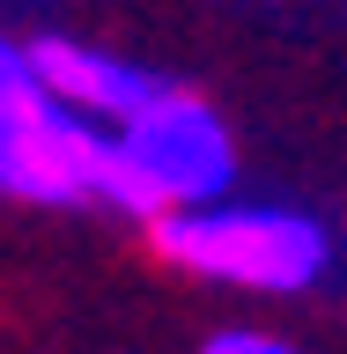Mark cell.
<instances>
[{
    "instance_id": "obj_1",
    "label": "cell",
    "mask_w": 347,
    "mask_h": 354,
    "mask_svg": "<svg viewBox=\"0 0 347 354\" xmlns=\"http://www.w3.org/2000/svg\"><path fill=\"white\" fill-rule=\"evenodd\" d=\"M155 243L177 266L237 288H303L326 266L318 221L274 214V207H244V214H163L155 207Z\"/></svg>"
},
{
    "instance_id": "obj_2",
    "label": "cell",
    "mask_w": 347,
    "mask_h": 354,
    "mask_svg": "<svg viewBox=\"0 0 347 354\" xmlns=\"http://www.w3.org/2000/svg\"><path fill=\"white\" fill-rule=\"evenodd\" d=\"M118 148L155 177L163 199H207L229 185V133H222V118L207 104H193V96H170V88H155L141 111H126Z\"/></svg>"
},
{
    "instance_id": "obj_3",
    "label": "cell",
    "mask_w": 347,
    "mask_h": 354,
    "mask_svg": "<svg viewBox=\"0 0 347 354\" xmlns=\"http://www.w3.org/2000/svg\"><path fill=\"white\" fill-rule=\"evenodd\" d=\"M30 59V74H37L44 96H60V104H82V111H111V118H126V111H141L163 82H148V74H133V66L104 59V52H82V44H60L44 37L22 52Z\"/></svg>"
},
{
    "instance_id": "obj_4",
    "label": "cell",
    "mask_w": 347,
    "mask_h": 354,
    "mask_svg": "<svg viewBox=\"0 0 347 354\" xmlns=\"http://www.w3.org/2000/svg\"><path fill=\"white\" fill-rule=\"evenodd\" d=\"M89 192H104V199H118L126 214H155V207H170V199L155 192V177L133 162L118 140H96V162H89Z\"/></svg>"
},
{
    "instance_id": "obj_5",
    "label": "cell",
    "mask_w": 347,
    "mask_h": 354,
    "mask_svg": "<svg viewBox=\"0 0 347 354\" xmlns=\"http://www.w3.org/2000/svg\"><path fill=\"white\" fill-rule=\"evenodd\" d=\"M30 88H37V74H30V59H22L15 44H0V104H8V96H30Z\"/></svg>"
},
{
    "instance_id": "obj_6",
    "label": "cell",
    "mask_w": 347,
    "mask_h": 354,
    "mask_svg": "<svg viewBox=\"0 0 347 354\" xmlns=\"http://www.w3.org/2000/svg\"><path fill=\"white\" fill-rule=\"evenodd\" d=\"M215 354H281V339H266V332H222Z\"/></svg>"
}]
</instances>
